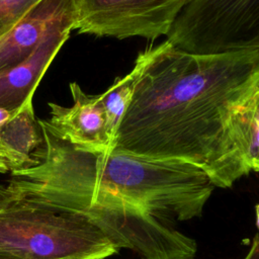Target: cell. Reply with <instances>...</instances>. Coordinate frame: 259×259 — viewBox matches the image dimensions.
<instances>
[{"mask_svg":"<svg viewBox=\"0 0 259 259\" xmlns=\"http://www.w3.org/2000/svg\"><path fill=\"white\" fill-rule=\"evenodd\" d=\"M244 259H259V234L254 237L251 248Z\"/></svg>","mask_w":259,"mask_h":259,"instance_id":"obj_13","label":"cell"},{"mask_svg":"<svg viewBox=\"0 0 259 259\" xmlns=\"http://www.w3.org/2000/svg\"><path fill=\"white\" fill-rule=\"evenodd\" d=\"M74 0H42L12 29L0 37V72L27 60L57 27L75 26Z\"/></svg>","mask_w":259,"mask_h":259,"instance_id":"obj_7","label":"cell"},{"mask_svg":"<svg viewBox=\"0 0 259 259\" xmlns=\"http://www.w3.org/2000/svg\"><path fill=\"white\" fill-rule=\"evenodd\" d=\"M42 0H0V37Z\"/></svg>","mask_w":259,"mask_h":259,"instance_id":"obj_12","label":"cell"},{"mask_svg":"<svg viewBox=\"0 0 259 259\" xmlns=\"http://www.w3.org/2000/svg\"><path fill=\"white\" fill-rule=\"evenodd\" d=\"M251 170L259 172V153L251 162Z\"/></svg>","mask_w":259,"mask_h":259,"instance_id":"obj_16","label":"cell"},{"mask_svg":"<svg viewBox=\"0 0 259 259\" xmlns=\"http://www.w3.org/2000/svg\"><path fill=\"white\" fill-rule=\"evenodd\" d=\"M0 259H15V258H13V257H11V256H9V255H6V254L0 252Z\"/></svg>","mask_w":259,"mask_h":259,"instance_id":"obj_18","label":"cell"},{"mask_svg":"<svg viewBox=\"0 0 259 259\" xmlns=\"http://www.w3.org/2000/svg\"><path fill=\"white\" fill-rule=\"evenodd\" d=\"M190 0H74L80 33L118 39L167 35Z\"/></svg>","mask_w":259,"mask_h":259,"instance_id":"obj_5","label":"cell"},{"mask_svg":"<svg viewBox=\"0 0 259 259\" xmlns=\"http://www.w3.org/2000/svg\"><path fill=\"white\" fill-rule=\"evenodd\" d=\"M0 154H1V153H0ZM1 155H2V154H1ZM2 156H3V155H2ZM8 167H9V166H8Z\"/></svg>","mask_w":259,"mask_h":259,"instance_id":"obj_19","label":"cell"},{"mask_svg":"<svg viewBox=\"0 0 259 259\" xmlns=\"http://www.w3.org/2000/svg\"><path fill=\"white\" fill-rule=\"evenodd\" d=\"M255 211H256V226L259 230V203H257V205L255 206Z\"/></svg>","mask_w":259,"mask_h":259,"instance_id":"obj_17","label":"cell"},{"mask_svg":"<svg viewBox=\"0 0 259 259\" xmlns=\"http://www.w3.org/2000/svg\"><path fill=\"white\" fill-rule=\"evenodd\" d=\"M38 162L11 178L46 199L83 213L94 201L117 197L157 219L200 217L214 184L198 165L120 151L92 152L64 142L40 126Z\"/></svg>","mask_w":259,"mask_h":259,"instance_id":"obj_2","label":"cell"},{"mask_svg":"<svg viewBox=\"0 0 259 259\" xmlns=\"http://www.w3.org/2000/svg\"><path fill=\"white\" fill-rule=\"evenodd\" d=\"M119 249L86 214L11 178L0 183V252L15 259H104Z\"/></svg>","mask_w":259,"mask_h":259,"instance_id":"obj_3","label":"cell"},{"mask_svg":"<svg viewBox=\"0 0 259 259\" xmlns=\"http://www.w3.org/2000/svg\"><path fill=\"white\" fill-rule=\"evenodd\" d=\"M141 68V61L137 57L133 70L122 78L116 79L106 91L98 95L105 113L107 130L111 138L112 145L121 118L132 101Z\"/></svg>","mask_w":259,"mask_h":259,"instance_id":"obj_11","label":"cell"},{"mask_svg":"<svg viewBox=\"0 0 259 259\" xmlns=\"http://www.w3.org/2000/svg\"><path fill=\"white\" fill-rule=\"evenodd\" d=\"M9 171L8 164L5 160V158L0 154V173H6Z\"/></svg>","mask_w":259,"mask_h":259,"instance_id":"obj_15","label":"cell"},{"mask_svg":"<svg viewBox=\"0 0 259 259\" xmlns=\"http://www.w3.org/2000/svg\"><path fill=\"white\" fill-rule=\"evenodd\" d=\"M74 29L72 24L57 27L21 64L0 72V107L14 110L33 97L35 88L54 58Z\"/></svg>","mask_w":259,"mask_h":259,"instance_id":"obj_8","label":"cell"},{"mask_svg":"<svg viewBox=\"0 0 259 259\" xmlns=\"http://www.w3.org/2000/svg\"><path fill=\"white\" fill-rule=\"evenodd\" d=\"M18 109V108H17ZM17 109H14V110H8V109H5V108H1L0 107V125L3 124L6 120H8L15 112Z\"/></svg>","mask_w":259,"mask_h":259,"instance_id":"obj_14","label":"cell"},{"mask_svg":"<svg viewBox=\"0 0 259 259\" xmlns=\"http://www.w3.org/2000/svg\"><path fill=\"white\" fill-rule=\"evenodd\" d=\"M166 36L191 54L259 49V0H190Z\"/></svg>","mask_w":259,"mask_h":259,"instance_id":"obj_4","label":"cell"},{"mask_svg":"<svg viewBox=\"0 0 259 259\" xmlns=\"http://www.w3.org/2000/svg\"><path fill=\"white\" fill-rule=\"evenodd\" d=\"M259 153V83L236 109L227 128V152L219 187H231L251 171Z\"/></svg>","mask_w":259,"mask_h":259,"instance_id":"obj_9","label":"cell"},{"mask_svg":"<svg viewBox=\"0 0 259 259\" xmlns=\"http://www.w3.org/2000/svg\"><path fill=\"white\" fill-rule=\"evenodd\" d=\"M138 58L140 76L111 150L196 164L219 187L230 118L259 83V49L201 55L166 39Z\"/></svg>","mask_w":259,"mask_h":259,"instance_id":"obj_1","label":"cell"},{"mask_svg":"<svg viewBox=\"0 0 259 259\" xmlns=\"http://www.w3.org/2000/svg\"><path fill=\"white\" fill-rule=\"evenodd\" d=\"M44 147V136L34 117L31 97L0 125V153L9 171L15 172L35 165Z\"/></svg>","mask_w":259,"mask_h":259,"instance_id":"obj_10","label":"cell"},{"mask_svg":"<svg viewBox=\"0 0 259 259\" xmlns=\"http://www.w3.org/2000/svg\"><path fill=\"white\" fill-rule=\"evenodd\" d=\"M69 88L73 104L62 106L50 102L51 117L39 120V125L76 147L92 152L110 151L112 141L98 95L86 94L76 82L70 83Z\"/></svg>","mask_w":259,"mask_h":259,"instance_id":"obj_6","label":"cell"}]
</instances>
